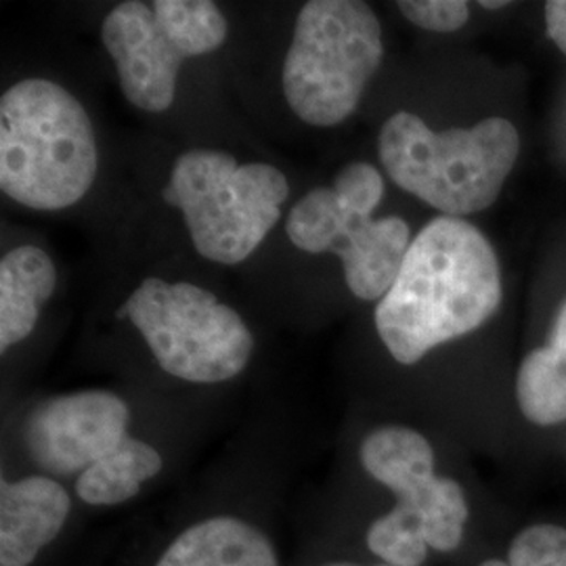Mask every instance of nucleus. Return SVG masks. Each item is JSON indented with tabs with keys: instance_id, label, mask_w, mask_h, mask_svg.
Returning a JSON list of instances; mask_svg holds the SVG:
<instances>
[{
	"instance_id": "obj_3",
	"label": "nucleus",
	"mask_w": 566,
	"mask_h": 566,
	"mask_svg": "<svg viewBox=\"0 0 566 566\" xmlns=\"http://www.w3.org/2000/svg\"><path fill=\"white\" fill-rule=\"evenodd\" d=\"M518 151V130L506 118L434 133L420 116L397 112L378 137L380 163L392 182L455 219L500 198Z\"/></svg>"
},
{
	"instance_id": "obj_10",
	"label": "nucleus",
	"mask_w": 566,
	"mask_h": 566,
	"mask_svg": "<svg viewBox=\"0 0 566 566\" xmlns=\"http://www.w3.org/2000/svg\"><path fill=\"white\" fill-rule=\"evenodd\" d=\"M130 409L109 390H81L32 409L23 441L32 462L49 474H76L99 462L128 437Z\"/></svg>"
},
{
	"instance_id": "obj_5",
	"label": "nucleus",
	"mask_w": 566,
	"mask_h": 566,
	"mask_svg": "<svg viewBox=\"0 0 566 566\" xmlns=\"http://www.w3.org/2000/svg\"><path fill=\"white\" fill-rule=\"evenodd\" d=\"M385 55L382 28L359 0H311L283 61V97L311 126H338L359 107Z\"/></svg>"
},
{
	"instance_id": "obj_2",
	"label": "nucleus",
	"mask_w": 566,
	"mask_h": 566,
	"mask_svg": "<svg viewBox=\"0 0 566 566\" xmlns=\"http://www.w3.org/2000/svg\"><path fill=\"white\" fill-rule=\"evenodd\" d=\"M97 142L82 103L61 84L25 78L0 99V187L32 210L81 202L97 177Z\"/></svg>"
},
{
	"instance_id": "obj_19",
	"label": "nucleus",
	"mask_w": 566,
	"mask_h": 566,
	"mask_svg": "<svg viewBox=\"0 0 566 566\" xmlns=\"http://www.w3.org/2000/svg\"><path fill=\"white\" fill-rule=\"evenodd\" d=\"M546 28L549 39L566 55V0H552L546 4Z\"/></svg>"
},
{
	"instance_id": "obj_15",
	"label": "nucleus",
	"mask_w": 566,
	"mask_h": 566,
	"mask_svg": "<svg viewBox=\"0 0 566 566\" xmlns=\"http://www.w3.org/2000/svg\"><path fill=\"white\" fill-rule=\"evenodd\" d=\"M163 465V455L154 447L126 437L114 451L82 472L76 495L91 506H118L133 500Z\"/></svg>"
},
{
	"instance_id": "obj_7",
	"label": "nucleus",
	"mask_w": 566,
	"mask_h": 566,
	"mask_svg": "<svg viewBox=\"0 0 566 566\" xmlns=\"http://www.w3.org/2000/svg\"><path fill=\"white\" fill-rule=\"evenodd\" d=\"M166 374L219 385L240 376L254 353V336L240 313L189 282L147 277L122 304Z\"/></svg>"
},
{
	"instance_id": "obj_18",
	"label": "nucleus",
	"mask_w": 566,
	"mask_h": 566,
	"mask_svg": "<svg viewBox=\"0 0 566 566\" xmlns=\"http://www.w3.org/2000/svg\"><path fill=\"white\" fill-rule=\"evenodd\" d=\"M397 9L405 20L437 34L464 28L470 18V4L464 0H401L397 2Z\"/></svg>"
},
{
	"instance_id": "obj_17",
	"label": "nucleus",
	"mask_w": 566,
	"mask_h": 566,
	"mask_svg": "<svg viewBox=\"0 0 566 566\" xmlns=\"http://www.w3.org/2000/svg\"><path fill=\"white\" fill-rule=\"evenodd\" d=\"M479 566H566V528L526 526L514 537L506 560H485Z\"/></svg>"
},
{
	"instance_id": "obj_14",
	"label": "nucleus",
	"mask_w": 566,
	"mask_h": 566,
	"mask_svg": "<svg viewBox=\"0 0 566 566\" xmlns=\"http://www.w3.org/2000/svg\"><path fill=\"white\" fill-rule=\"evenodd\" d=\"M516 401L528 422H566V301L558 311L552 340L525 357L516 376Z\"/></svg>"
},
{
	"instance_id": "obj_20",
	"label": "nucleus",
	"mask_w": 566,
	"mask_h": 566,
	"mask_svg": "<svg viewBox=\"0 0 566 566\" xmlns=\"http://www.w3.org/2000/svg\"><path fill=\"white\" fill-rule=\"evenodd\" d=\"M507 2H486V0H483L481 2V7L483 9H502V7H506Z\"/></svg>"
},
{
	"instance_id": "obj_4",
	"label": "nucleus",
	"mask_w": 566,
	"mask_h": 566,
	"mask_svg": "<svg viewBox=\"0 0 566 566\" xmlns=\"http://www.w3.org/2000/svg\"><path fill=\"white\" fill-rule=\"evenodd\" d=\"M163 198L181 210L200 256L240 264L280 221L290 182L271 164H240L221 149L198 147L175 160Z\"/></svg>"
},
{
	"instance_id": "obj_8",
	"label": "nucleus",
	"mask_w": 566,
	"mask_h": 566,
	"mask_svg": "<svg viewBox=\"0 0 566 566\" xmlns=\"http://www.w3.org/2000/svg\"><path fill=\"white\" fill-rule=\"evenodd\" d=\"M227 36L223 11L210 0H126L102 28L126 102L149 114H163L175 102L182 63L214 53Z\"/></svg>"
},
{
	"instance_id": "obj_13",
	"label": "nucleus",
	"mask_w": 566,
	"mask_h": 566,
	"mask_svg": "<svg viewBox=\"0 0 566 566\" xmlns=\"http://www.w3.org/2000/svg\"><path fill=\"white\" fill-rule=\"evenodd\" d=\"M57 287V266L39 248L23 243L0 261V350L25 340L41 317L42 304Z\"/></svg>"
},
{
	"instance_id": "obj_11",
	"label": "nucleus",
	"mask_w": 566,
	"mask_h": 566,
	"mask_svg": "<svg viewBox=\"0 0 566 566\" xmlns=\"http://www.w3.org/2000/svg\"><path fill=\"white\" fill-rule=\"evenodd\" d=\"M72 497L53 479L28 476L0 486V566H30L60 537Z\"/></svg>"
},
{
	"instance_id": "obj_21",
	"label": "nucleus",
	"mask_w": 566,
	"mask_h": 566,
	"mask_svg": "<svg viewBox=\"0 0 566 566\" xmlns=\"http://www.w3.org/2000/svg\"><path fill=\"white\" fill-rule=\"evenodd\" d=\"M325 566H359V565H353V563H334V565H325ZM378 566H392V565H378Z\"/></svg>"
},
{
	"instance_id": "obj_12",
	"label": "nucleus",
	"mask_w": 566,
	"mask_h": 566,
	"mask_svg": "<svg viewBox=\"0 0 566 566\" xmlns=\"http://www.w3.org/2000/svg\"><path fill=\"white\" fill-rule=\"evenodd\" d=\"M156 566H280V560L259 526L212 516L185 528Z\"/></svg>"
},
{
	"instance_id": "obj_1",
	"label": "nucleus",
	"mask_w": 566,
	"mask_h": 566,
	"mask_svg": "<svg viewBox=\"0 0 566 566\" xmlns=\"http://www.w3.org/2000/svg\"><path fill=\"white\" fill-rule=\"evenodd\" d=\"M500 303L502 271L493 245L464 219L437 217L411 240L374 322L392 359L413 365L479 329Z\"/></svg>"
},
{
	"instance_id": "obj_16",
	"label": "nucleus",
	"mask_w": 566,
	"mask_h": 566,
	"mask_svg": "<svg viewBox=\"0 0 566 566\" xmlns=\"http://www.w3.org/2000/svg\"><path fill=\"white\" fill-rule=\"evenodd\" d=\"M365 542L385 565L392 566H420L430 549L420 525L397 510L376 518L367 528Z\"/></svg>"
},
{
	"instance_id": "obj_9",
	"label": "nucleus",
	"mask_w": 566,
	"mask_h": 566,
	"mask_svg": "<svg viewBox=\"0 0 566 566\" xmlns=\"http://www.w3.org/2000/svg\"><path fill=\"white\" fill-rule=\"evenodd\" d=\"M359 460L374 481L397 495L392 510L422 526L428 547H460L470 514L464 489L434 474V451L424 434L407 426H380L365 437Z\"/></svg>"
},
{
	"instance_id": "obj_6",
	"label": "nucleus",
	"mask_w": 566,
	"mask_h": 566,
	"mask_svg": "<svg viewBox=\"0 0 566 566\" xmlns=\"http://www.w3.org/2000/svg\"><path fill=\"white\" fill-rule=\"evenodd\" d=\"M385 198V179L369 163L344 166L329 187L311 189L290 210L285 233L308 254L334 252L344 282L361 301H382L411 245V229L399 217L374 219Z\"/></svg>"
}]
</instances>
